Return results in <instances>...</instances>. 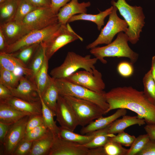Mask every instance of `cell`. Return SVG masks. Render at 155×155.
<instances>
[{"mask_svg":"<svg viewBox=\"0 0 155 155\" xmlns=\"http://www.w3.org/2000/svg\"><path fill=\"white\" fill-rule=\"evenodd\" d=\"M59 95L55 79L50 76L47 86L42 94H40V96L45 104L55 114Z\"/></svg>","mask_w":155,"mask_h":155,"instance_id":"obj_23","label":"cell"},{"mask_svg":"<svg viewBox=\"0 0 155 155\" xmlns=\"http://www.w3.org/2000/svg\"><path fill=\"white\" fill-rule=\"evenodd\" d=\"M137 155H155V140L150 139Z\"/></svg>","mask_w":155,"mask_h":155,"instance_id":"obj_43","label":"cell"},{"mask_svg":"<svg viewBox=\"0 0 155 155\" xmlns=\"http://www.w3.org/2000/svg\"><path fill=\"white\" fill-rule=\"evenodd\" d=\"M98 60L95 57L91 58L90 55L83 56L69 52L63 63L53 69L50 74L54 79H60L67 78L80 69L92 72L96 68L94 65Z\"/></svg>","mask_w":155,"mask_h":155,"instance_id":"obj_4","label":"cell"},{"mask_svg":"<svg viewBox=\"0 0 155 155\" xmlns=\"http://www.w3.org/2000/svg\"><path fill=\"white\" fill-rule=\"evenodd\" d=\"M130 0V1H131V0Z\"/></svg>","mask_w":155,"mask_h":155,"instance_id":"obj_52","label":"cell"},{"mask_svg":"<svg viewBox=\"0 0 155 155\" xmlns=\"http://www.w3.org/2000/svg\"><path fill=\"white\" fill-rule=\"evenodd\" d=\"M94 132L86 134V135L80 134L67 129L59 127V130L57 135L65 140L78 144L84 145L86 144L94 138Z\"/></svg>","mask_w":155,"mask_h":155,"instance_id":"obj_26","label":"cell"},{"mask_svg":"<svg viewBox=\"0 0 155 155\" xmlns=\"http://www.w3.org/2000/svg\"><path fill=\"white\" fill-rule=\"evenodd\" d=\"M5 0H0V3L2 2Z\"/></svg>","mask_w":155,"mask_h":155,"instance_id":"obj_51","label":"cell"},{"mask_svg":"<svg viewBox=\"0 0 155 155\" xmlns=\"http://www.w3.org/2000/svg\"><path fill=\"white\" fill-rule=\"evenodd\" d=\"M40 100L42 104V114L44 124L55 136H57L59 132V127L57 125L54 121V117L56 116V114L45 104L40 98Z\"/></svg>","mask_w":155,"mask_h":155,"instance_id":"obj_30","label":"cell"},{"mask_svg":"<svg viewBox=\"0 0 155 155\" xmlns=\"http://www.w3.org/2000/svg\"><path fill=\"white\" fill-rule=\"evenodd\" d=\"M49 130L43 124L26 133L23 139L33 142L44 136Z\"/></svg>","mask_w":155,"mask_h":155,"instance_id":"obj_38","label":"cell"},{"mask_svg":"<svg viewBox=\"0 0 155 155\" xmlns=\"http://www.w3.org/2000/svg\"><path fill=\"white\" fill-rule=\"evenodd\" d=\"M48 61L46 56L42 67L35 79V82L40 95L42 94L47 86L50 77L48 73Z\"/></svg>","mask_w":155,"mask_h":155,"instance_id":"obj_31","label":"cell"},{"mask_svg":"<svg viewBox=\"0 0 155 155\" xmlns=\"http://www.w3.org/2000/svg\"><path fill=\"white\" fill-rule=\"evenodd\" d=\"M111 3L116 7L128 25L125 33L128 37L129 41L133 44H136L139 40L145 23L142 8L140 6L130 5L125 0H117V2L112 0Z\"/></svg>","mask_w":155,"mask_h":155,"instance_id":"obj_3","label":"cell"},{"mask_svg":"<svg viewBox=\"0 0 155 155\" xmlns=\"http://www.w3.org/2000/svg\"><path fill=\"white\" fill-rule=\"evenodd\" d=\"M55 136L49 130L44 136L33 141L28 155H48Z\"/></svg>","mask_w":155,"mask_h":155,"instance_id":"obj_22","label":"cell"},{"mask_svg":"<svg viewBox=\"0 0 155 155\" xmlns=\"http://www.w3.org/2000/svg\"><path fill=\"white\" fill-rule=\"evenodd\" d=\"M0 29L9 45L18 41L31 31L22 24L13 20L0 25Z\"/></svg>","mask_w":155,"mask_h":155,"instance_id":"obj_16","label":"cell"},{"mask_svg":"<svg viewBox=\"0 0 155 155\" xmlns=\"http://www.w3.org/2000/svg\"><path fill=\"white\" fill-rule=\"evenodd\" d=\"M29 116H26L10 125L3 144V155H12L16 147L24 137Z\"/></svg>","mask_w":155,"mask_h":155,"instance_id":"obj_12","label":"cell"},{"mask_svg":"<svg viewBox=\"0 0 155 155\" xmlns=\"http://www.w3.org/2000/svg\"><path fill=\"white\" fill-rule=\"evenodd\" d=\"M40 44H36L26 46L11 53L13 56L20 60L28 67Z\"/></svg>","mask_w":155,"mask_h":155,"instance_id":"obj_32","label":"cell"},{"mask_svg":"<svg viewBox=\"0 0 155 155\" xmlns=\"http://www.w3.org/2000/svg\"><path fill=\"white\" fill-rule=\"evenodd\" d=\"M36 8L28 0H18L17 10L13 20L22 24L26 17Z\"/></svg>","mask_w":155,"mask_h":155,"instance_id":"obj_34","label":"cell"},{"mask_svg":"<svg viewBox=\"0 0 155 155\" xmlns=\"http://www.w3.org/2000/svg\"><path fill=\"white\" fill-rule=\"evenodd\" d=\"M9 89L13 96L30 102L40 100L39 93L35 83L26 76L22 75L17 87Z\"/></svg>","mask_w":155,"mask_h":155,"instance_id":"obj_15","label":"cell"},{"mask_svg":"<svg viewBox=\"0 0 155 155\" xmlns=\"http://www.w3.org/2000/svg\"><path fill=\"white\" fill-rule=\"evenodd\" d=\"M43 124L42 114L30 116L26 125L25 133Z\"/></svg>","mask_w":155,"mask_h":155,"instance_id":"obj_42","label":"cell"},{"mask_svg":"<svg viewBox=\"0 0 155 155\" xmlns=\"http://www.w3.org/2000/svg\"><path fill=\"white\" fill-rule=\"evenodd\" d=\"M10 125L0 122V142L1 145L3 144Z\"/></svg>","mask_w":155,"mask_h":155,"instance_id":"obj_46","label":"cell"},{"mask_svg":"<svg viewBox=\"0 0 155 155\" xmlns=\"http://www.w3.org/2000/svg\"><path fill=\"white\" fill-rule=\"evenodd\" d=\"M33 142L23 139L16 147L12 155H28Z\"/></svg>","mask_w":155,"mask_h":155,"instance_id":"obj_41","label":"cell"},{"mask_svg":"<svg viewBox=\"0 0 155 155\" xmlns=\"http://www.w3.org/2000/svg\"><path fill=\"white\" fill-rule=\"evenodd\" d=\"M146 123L145 120L137 116H132L125 115L120 119H117L108 126V132L110 134L118 133L123 131L128 127L135 125L140 126Z\"/></svg>","mask_w":155,"mask_h":155,"instance_id":"obj_21","label":"cell"},{"mask_svg":"<svg viewBox=\"0 0 155 155\" xmlns=\"http://www.w3.org/2000/svg\"><path fill=\"white\" fill-rule=\"evenodd\" d=\"M103 148L105 155H127L129 150L121 144L109 140Z\"/></svg>","mask_w":155,"mask_h":155,"instance_id":"obj_36","label":"cell"},{"mask_svg":"<svg viewBox=\"0 0 155 155\" xmlns=\"http://www.w3.org/2000/svg\"><path fill=\"white\" fill-rule=\"evenodd\" d=\"M150 140L147 133L139 135L135 138L130 146L127 155H137L143 149Z\"/></svg>","mask_w":155,"mask_h":155,"instance_id":"obj_37","label":"cell"},{"mask_svg":"<svg viewBox=\"0 0 155 155\" xmlns=\"http://www.w3.org/2000/svg\"><path fill=\"white\" fill-rule=\"evenodd\" d=\"M58 22L57 14L49 7L36 8L26 17L22 24L32 31L44 29Z\"/></svg>","mask_w":155,"mask_h":155,"instance_id":"obj_10","label":"cell"},{"mask_svg":"<svg viewBox=\"0 0 155 155\" xmlns=\"http://www.w3.org/2000/svg\"><path fill=\"white\" fill-rule=\"evenodd\" d=\"M113 8V6L112 5L104 11H102L99 10V13L96 14L83 13L75 15L69 19L68 23L78 20L90 21L95 23L97 25L98 29L100 30L101 29L102 26L104 25V20L105 18L111 14Z\"/></svg>","mask_w":155,"mask_h":155,"instance_id":"obj_25","label":"cell"},{"mask_svg":"<svg viewBox=\"0 0 155 155\" xmlns=\"http://www.w3.org/2000/svg\"><path fill=\"white\" fill-rule=\"evenodd\" d=\"M21 76L0 66V84L9 89L17 87L19 83Z\"/></svg>","mask_w":155,"mask_h":155,"instance_id":"obj_33","label":"cell"},{"mask_svg":"<svg viewBox=\"0 0 155 155\" xmlns=\"http://www.w3.org/2000/svg\"><path fill=\"white\" fill-rule=\"evenodd\" d=\"M37 8L51 7V0H28Z\"/></svg>","mask_w":155,"mask_h":155,"instance_id":"obj_47","label":"cell"},{"mask_svg":"<svg viewBox=\"0 0 155 155\" xmlns=\"http://www.w3.org/2000/svg\"><path fill=\"white\" fill-rule=\"evenodd\" d=\"M128 37L123 32L118 33L116 39L104 46L96 47L90 49V52L103 64L107 63L106 57H125L129 58L133 65L137 61L138 54L129 47Z\"/></svg>","mask_w":155,"mask_h":155,"instance_id":"obj_2","label":"cell"},{"mask_svg":"<svg viewBox=\"0 0 155 155\" xmlns=\"http://www.w3.org/2000/svg\"><path fill=\"white\" fill-rule=\"evenodd\" d=\"M27 115L30 116L3 101H0V122L11 124Z\"/></svg>","mask_w":155,"mask_h":155,"instance_id":"obj_24","label":"cell"},{"mask_svg":"<svg viewBox=\"0 0 155 155\" xmlns=\"http://www.w3.org/2000/svg\"><path fill=\"white\" fill-rule=\"evenodd\" d=\"M3 101L20 111L30 115L42 114V104L40 100L30 102L13 96Z\"/></svg>","mask_w":155,"mask_h":155,"instance_id":"obj_20","label":"cell"},{"mask_svg":"<svg viewBox=\"0 0 155 155\" xmlns=\"http://www.w3.org/2000/svg\"><path fill=\"white\" fill-rule=\"evenodd\" d=\"M150 70L152 76L155 82V56L152 57Z\"/></svg>","mask_w":155,"mask_h":155,"instance_id":"obj_50","label":"cell"},{"mask_svg":"<svg viewBox=\"0 0 155 155\" xmlns=\"http://www.w3.org/2000/svg\"><path fill=\"white\" fill-rule=\"evenodd\" d=\"M48 155H91V149L57 135Z\"/></svg>","mask_w":155,"mask_h":155,"instance_id":"obj_13","label":"cell"},{"mask_svg":"<svg viewBox=\"0 0 155 155\" xmlns=\"http://www.w3.org/2000/svg\"><path fill=\"white\" fill-rule=\"evenodd\" d=\"M113 8L109 15V18L106 25L101 29L100 34L94 41L86 46L87 49H91L98 45L108 44L112 42L115 36L117 33L124 32L126 33L128 30V25L124 20L120 18L117 14V8L112 5Z\"/></svg>","mask_w":155,"mask_h":155,"instance_id":"obj_7","label":"cell"},{"mask_svg":"<svg viewBox=\"0 0 155 155\" xmlns=\"http://www.w3.org/2000/svg\"><path fill=\"white\" fill-rule=\"evenodd\" d=\"M13 96L9 89L0 84V101H4Z\"/></svg>","mask_w":155,"mask_h":155,"instance_id":"obj_45","label":"cell"},{"mask_svg":"<svg viewBox=\"0 0 155 155\" xmlns=\"http://www.w3.org/2000/svg\"><path fill=\"white\" fill-rule=\"evenodd\" d=\"M133 65L130 62L125 61L121 62L117 67V72L123 77H129L132 75L134 72Z\"/></svg>","mask_w":155,"mask_h":155,"instance_id":"obj_40","label":"cell"},{"mask_svg":"<svg viewBox=\"0 0 155 155\" xmlns=\"http://www.w3.org/2000/svg\"><path fill=\"white\" fill-rule=\"evenodd\" d=\"M56 120L60 127L73 131L79 125L71 107L63 96L59 95L55 112Z\"/></svg>","mask_w":155,"mask_h":155,"instance_id":"obj_14","label":"cell"},{"mask_svg":"<svg viewBox=\"0 0 155 155\" xmlns=\"http://www.w3.org/2000/svg\"><path fill=\"white\" fill-rule=\"evenodd\" d=\"M70 0H51V7L53 12L57 14L60 9Z\"/></svg>","mask_w":155,"mask_h":155,"instance_id":"obj_44","label":"cell"},{"mask_svg":"<svg viewBox=\"0 0 155 155\" xmlns=\"http://www.w3.org/2000/svg\"><path fill=\"white\" fill-rule=\"evenodd\" d=\"M136 137L134 135H131L124 131L118 133L117 135L110 137L109 140L118 143L126 147L130 146Z\"/></svg>","mask_w":155,"mask_h":155,"instance_id":"obj_39","label":"cell"},{"mask_svg":"<svg viewBox=\"0 0 155 155\" xmlns=\"http://www.w3.org/2000/svg\"><path fill=\"white\" fill-rule=\"evenodd\" d=\"M109 126L94 131L95 135L93 139L89 142L82 145L89 149L103 147L109 141L110 137L115 135L114 134L108 133V128Z\"/></svg>","mask_w":155,"mask_h":155,"instance_id":"obj_29","label":"cell"},{"mask_svg":"<svg viewBox=\"0 0 155 155\" xmlns=\"http://www.w3.org/2000/svg\"><path fill=\"white\" fill-rule=\"evenodd\" d=\"M90 2L79 3L78 0H71L59 10L57 15L58 22L65 25L69 19L77 14L86 13L87 8L90 6Z\"/></svg>","mask_w":155,"mask_h":155,"instance_id":"obj_17","label":"cell"},{"mask_svg":"<svg viewBox=\"0 0 155 155\" xmlns=\"http://www.w3.org/2000/svg\"><path fill=\"white\" fill-rule=\"evenodd\" d=\"M65 79L97 93L105 92L102 74L96 68L92 72L85 70L76 71Z\"/></svg>","mask_w":155,"mask_h":155,"instance_id":"obj_11","label":"cell"},{"mask_svg":"<svg viewBox=\"0 0 155 155\" xmlns=\"http://www.w3.org/2000/svg\"><path fill=\"white\" fill-rule=\"evenodd\" d=\"M45 48V45L44 42L40 43L28 65V67L32 70V76L29 78L35 82L36 75L42 67L46 56Z\"/></svg>","mask_w":155,"mask_h":155,"instance_id":"obj_28","label":"cell"},{"mask_svg":"<svg viewBox=\"0 0 155 155\" xmlns=\"http://www.w3.org/2000/svg\"><path fill=\"white\" fill-rule=\"evenodd\" d=\"M0 66L14 72L18 70L21 74H23L29 78L32 75V70L11 53L0 52Z\"/></svg>","mask_w":155,"mask_h":155,"instance_id":"obj_18","label":"cell"},{"mask_svg":"<svg viewBox=\"0 0 155 155\" xmlns=\"http://www.w3.org/2000/svg\"><path fill=\"white\" fill-rule=\"evenodd\" d=\"M105 97L109 105L106 114L114 109L125 108L136 113L147 124H155V105L148 99L143 91L131 86L118 87L106 92Z\"/></svg>","mask_w":155,"mask_h":155,"instance_id":"obj_1","label":"cell"},{"mask_svg":"<svg viewBox=\"0 0 155 155\" xmlns=\"http://www.w3.org/2000/svg\"><path fill=\"white\" fill-rule=\"evenodd\" d=\"M8 46L3 32L0 29V52H5Z\"/></svg>","mask_w":155,"mask_h":155,"instance_id":"obj_49","label":"cell"},{"mask_svg":"<svg viewBox=\"0 0 155 155\" xmlns=\"http://www.w3.org/2000/svg\"><path fill=\"white\" fill-rule=\"evenodd\" d=\"M63 96L71 107L79 125L82 127L105 114L103 109L92 102L71 96Z\"/></svg>","mask_w":155,"mask_h":155,"instance_id":"obj_6","label":"cell"},{"mask_svg":"<svg viewBox=\"0 0 155 155\" xmlns=\"http://www.w3.org/2000/svg\"><path fill=\"white\" fill-rule=\"evenodd\" d=\"M144 129L150 140H155V124H147Z\"/></svg>","mask_w":155,"mask_h":155,"instance_id":"obj_48","label":"cell"},{"mask_svg":"<svg viewBox=\"0 0 155 155\" xmlns=\"http://www.w3.org/2000/svg\"><path fill=\"white\" fill-rule=\"evenodd\" d=\"M78 39L81 41L83 39L76 34L69 24H62L59 29L46 42L45 55L49 60L60 49Z\"/></svg>","mask_w":155,"mask_h":155,"instance_id":"obj_9","label":"cell"},{"mask_svg":"<svg viewBox=\"0 0 155 155\" xmlns=\"http://www.w3.org/2000/svg\"><path fill=\"white\" fill-rule=\"evenodd\" d=\"M144 93L148 99L155 105V82L150 69L143 78Z\"/></svg>","mask_w":155,"mask_h":155,"instance_id":"obj_35","label":"cell"},{"mask_svg":"<svg viewBox=\"0 0 155 155\" xmlns=\"http://www.w3.org/2000/svg\"><path fill=\"white\" fill-rule=\"evenodd\" d=\"M54 79L59 95L72 96L92 102L100 107L106 114L109 105L106 99V92L97 93L73 83L65 79Z\"/></svg>","mask_w":155,"mask_h":155,"instance_id":"obj_5","label":"cell"},{"mask_svg":"<svg viewBox=\"0 0 155 155\" xmlns=\"http://www.w3.org/2000/svg\"><path fill=\"white\" fill-rule=\"evenodd\" d=\"M18 0H5L0 3V25L13 20Z\"/></svg>","mask_w":155,"mask_h":155,"instance_id":"obj_27","label":"cell"},{"mask_svg":"<svg viewBox=\"0 0 155 155\" xmlns=\"http://www.w3.org/2000/svg\"><path fill=\"white\" fill-rule=\"evenodd\" d=\"M127 113L126 109H118L112 115L105 117L102 116L96 119L95 121H93L86 126L82 127L80 131V133L82 135L86 134L105 128L120 117L126 115Z\"/></svg>","mask_w":155,"mask_h":155,"instance_id":"obj_19","label":"cell"},{"mask_svg":"<svg viewBox=\"0 0 155 155\" xmlns=\"http://www.w3.org/2000/svg\"><path fill=\"white\" fill-rule=\"evenodd\" d=\"M59 22L43 29L32 31L20 40L9 45L5 53H11L28 45L48 41L59 29Z\"/></svg>","mask_w":155,"mask_h":155,"instance_id":"obj_8","label":"cell"}]
</instances>
